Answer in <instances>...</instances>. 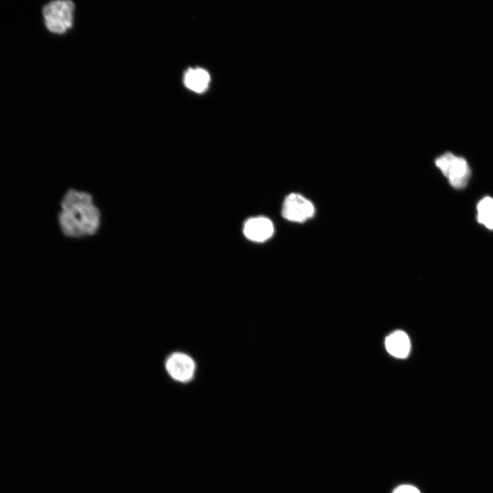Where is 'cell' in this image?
Returning <instances> with one entry per match:
<instances>
[{
    "mask_svg": "<svg viewBox=\"0 0 493 493\" xmlns=\"http://www.w3.org/2000/svg\"><path fill=\"white\" fill-rule=\"evenodd\" d=\"M435 164L451 186L461 189L466 186L470 177V169L464 158L447 152L438 157Z\"/></svg>",
    "mask_w": 493,
    "mask_h": 493,
    "instance_id": "3957f363",
    "label": "cell"
},
{
    "mask_svg": "<svg viewBox=\"0 0 493 493\" xmlns=\"http://www.w3.org/2000/svg\"><path fill=\"white\" fill-rule=\"evenodd\" d=\"M166 369L174 379L186 382L192 379L195 370L193 359L183 353H174L166 362Z\"/></svg>",
    "mask_w": 493,
    "mask_h": 493,
    "instance_id": "5b68a950",
    "label": "cell"
},
{
    "mask_svg": "<svg viewBox=\"0 0 493 493\" xmlns=\"http://www.w3.org/2000/svg\"><path fill=\"white\" fill-rule=\"evenodd\" d=\"M478 222L490 229H493V199L486 197L477 205Z\"/></svg>",
    "mask_w": 493,
    "mask_h": 493,
    "instance_id": "9c48e42d",
    "label": "cell"
},
{
    "mask_svg": "<svg viewBox=\"0 0 493 493\" xmlns=\"http://www.w3.org/2000/svg\"><path fill=\"white\" fill-rule=\"evenodd\" d=\"M392 493H420L418 489L411 485H401L397 487Z\"/></svg>",
    "mask_w": 493,
    "mask_h": 493,
    "instance_id": "30bf717a",
    "label": "cell"
},
{
    "mask_svg": "<svg viewBox=\"0 0 493 493\" xmlns=\"http://www.w3.org/2000/svg\"><path fill=\"white\" fill-rule=\"evenodd\" d=\"M74 4L71 1L58 0L46 4L42 10L46 27L52 33L63 34L73 24Z\"/></svg>",
    "mask_w": 493,
    "mask_h": 493,
    "instance_id": "7a4b0ae2",
    "label": "cell"
},
{
    "mask_svg": "<svg viewBox=\"0 0 493 493\" xmlns=\"http://www.w3.org/2000/svg\"><path fill=\"white\" fill-rule=\"evenodd\" d=\"M209 73L200 68L188 69L184 78L186 86L196 92H203L210 82Z\"/></svg>",
    "mask_w": 493,
    "mask_h": 493,
    "instance_id": "ba28073f",
    "label": "cell"
},
{
    "mask_svg": "<svg viewBox=\"0 0 493 493\" xmlns=\"http://www.w3.org/2000/svg\"><path fill=\"white\" fill-rule=\"evenodd\" d=\"M243 232L252 241L264 242L273 234V224L270 219L263 216L251 218L245 222Z\"/></svg>",
    "mask_w": 493,
    "mask_h": 493,
    "instance_id": "8992f818",
    "label": "cell"
},
{
    "mask_svg": "<svg viewBox=\"0 0 493 493\" xmlns=\"http://www.w3.org/2000/svg\"><path fill=\"white\" fill-rule=\"evenodd\" d=\"M388 351L394 357L404 358L410 350L408 336L401 331H397L388 336L385 340Z\"/></svg>",
    "mask_w": 493,
    "mask_h": 493,
    "instance_id": "52a82bcc",
    "label": "cell"
},
{
    "mask_svg": "<svg viewBox=\"0 0 493 493\" xmlns=\"http://www.w3.org/2000/svg\"><path fill=\"white\" fill-rule=\"evenodd\" d=\"M313 203L300 194L291 193L286 197L281 210L283 217L290 221L303 223L313 217Z\"/></svg>",
    "mask_w": 493,
    "mask_h": 493,
    "instance_id": "277c9868",
    "label": "cell"
},
{
    "mask_svg": "<svg viewBox=\"0 0 493 493\" xmlns=\"http://www.w3.org/2000/svg\"><path fill=\"white\" fill-rule=\"evenodd\" d=\"M60 207L58 222L65 237L81 239L99 232L101 212L90 192L69 188L60 200Z\"/></svg>",
    "mask_w": 493,
    "mask_h": 493,
    "instance_id": "6da1fadb",
    "label": "cell"
}]
</instances>
